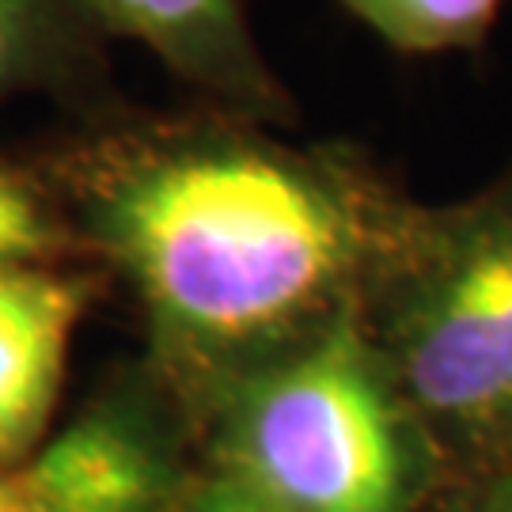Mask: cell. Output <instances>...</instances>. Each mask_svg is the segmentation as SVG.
Segmentation results:
<instances>
[{
    "label": "cell",
    "instance_id": "10",
    "mask_svg": "<svg viewBox=\"0 0 512 512\" xmlns=\"http://www.w3.org/2000/svg\"><path fill=\"white\" fill-rule=\"evenodd\" d=\"M0 512H69V509L38 478L35 467L27 459H19L12 467H0Z\"/></svg>",
    "mask_w": 512,
    "mask_h": 512
},
{
    "label": "cell",
    "instance_id": "6",
    "mask_svg": "<svg viewBox=\"0 0 512 512\" xmlns=\"http://www.w3.org/2000/svg\"><path fill=\"white\" fill-rule=\"evenodd\" d=\"M27 463L69 512H156L164 497L156 448L118 418L76 421Z\"/></svg>",
    "mask_w": 512,
    "mask_h": 512
},
{
    "label": "cell",
    "instance_id": "1",
    "mask_svg": "<svg viewBox=\"0 0 512 512\" xmlns=\"http://www.w3.org/2000/svg\"><path fill=\"white\" fill-rule=\"evenodd\" d=\"M80 217L194 365H266L357 311L421 220L349 171L247 133L171 129L95 156Z\"/></svg>",
    "mask_w": 512,
    "mask_h": 512
},
{
    "label": "cell",
    "instance_id": "13",
    "mask_svg": "<svg viewBox=\"0 0 512 512\" xmlns=\"http://www.w3.org/2000/svg\"><path fill=\"white\" fill-rule=\"evenodd\" d=\"M509 425H512V418H509Z\"/></svg>",
    "mask_w": 512,
    "mask_h": 512
},
{
    "label": "cell",
    "instance_id": "8",
    "mask_svg": "<svg viewBox=\"0 0 512 512\" xmlns=\"http://www.w3.org/2000/svg\"><path fill=\"white\" fill-rule=\"evenodd\" d=\"M69 243L73 232H65L42 194L0 160V266L54 262Z\"/></svg>",
    "mask_w": 512,
    "mask_h": 512
},
{
    "label": "cell",
    "instance_id": "9",
    "mask_svg": "<svg viewBox=\"0 0 512 512\" xmlns=\"http://www.w3.org/2000/svg\"><path fill=\"white\" fill-rule=\"evenodd\" d=\"M57 8L61 0H0V95L46 65L54 50Z\"/></svg>",
    "mask_w": 512,
    "mask_h": 512
},
{
    "label": "cell",
    "instance_id": "11",
    "mask_svg": "<svg viewBox=\"0 0 512 512\" xmlns=\"http://www.w3.org/2000/svg\"><path fill=\"white\" fill-rule=\"evenodd\" d=\"M190 512H277V509H270L266 501H258L255 494H247L232 478H224L220 486H213L209 494L198 497Z\"/></svg>",
    "mask_w": 512,
    "mask_h": 512
},
{
    "label": "cell",
    "instance_id": "4",
    "mask_svg": "<svg viewBox=\"0 0 512 512\" xmlns=\"http://www.w3.org/2000/svg\"><path fill=\"white\" fill-rule=\"evenodd\" d=\"M88 300V277L50 262L0 266V467L31 456L54 418Z\"/></svg>",
    "mask_w": 512,
    "mask_h": 512
},
{
    "label": "cell",
    "instance_id": "5",
    "mask_svg": "<svg viewBox=\"0 0 512 512\" xmlns=\"http://www.w3.org/2000/svg\"><path fill=\"white\" fill-rule=\"evenodd\" d=\"M95 23L141 42L167 69L247 110H274L277 88L239 0H69Z\"/></svg>",
    "mask_w": 512,
    "mask_h": 512
},
{
    "label": "cell",
    "instance_id": "3",
    "mask_svg": "<svg viewBox=\"0 0 512 512\" xmlns=\"http://www.w3.org/2000/svg\"><path fill=\"white\" fill-rule=\"evenodd\" d=\"M395 372L452 421L512 418V198L421 224L395 270Z\"/></svg>",
    "mask_w": 512,
    "mask_h": 512
},
{
    "label": "cell",
    "instance_id": "2",
    "mask_svg": "<svg viewBox=\"0 0 512 512\" xmlns=\"http://www.w3.org/2000/svg\"><path fill=\"white\" fill-rule=\"evenodd\" d=\"M391 368L357 311L239 384L228 478L277 512H403L406 440Z\"/></svg>",
    "mask_w": 512,
    "mask_h": 512
},
{
    "label": "cell",
    "instance_id": "7",
    "mask_svg": "<svg viewBox=\"0 0 512 512\" xmlns=\"http://www.w3.org/2000/svg\"><path fill=\"white\" fill-rule=\"evenodd\" d=\"M403 54H448L482 42L505 0H338Z\"/></svg>",
    "mask_w": 512,
    "mask_h": 512
},
{
    "label": "cell",
    "instance_id": "12",
    "mask_svg": "<svg viewBox=\"0 0 512 512\" xmlns=\"http://www.w3.org/2000/svg\"><path fill=\"white\" fill-rule=\"evenodd\" d=\"M486 512H512V478L497 486L494 497H490V509H486Z\"/></svg>",
    "mask_w": 512,
    "mask_h": 512
}]
</instances>
